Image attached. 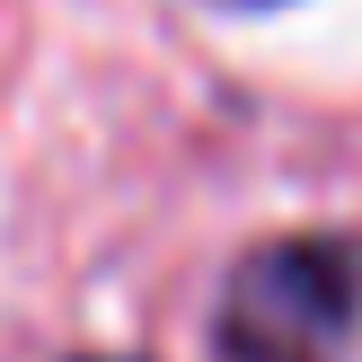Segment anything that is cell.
<instances>
[{
	"mask_svg": "<svg viewBox=\"0 0 362 362\" xmlns=\"http://www.w3.org/2000/svg\"><path fill=\"white\" fill-rule=\"evenodd\" d=\"M354 327V257L336 247H265L221 310L212 362H336Z\"/></svg>",
	"mask_w": 362,
	"mask_h": 362,
	"instance_id": "1",
	"label": "cell"
}]
</instances>
